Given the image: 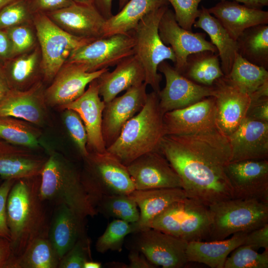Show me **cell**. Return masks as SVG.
Segmentation results:
<instances>
[{"instance_id":"1","label":"cell","mask_w":268,"mask_h":268,"mask_svg":"<svg viewBox=\"0 0 268 268\" xmlns=\"http://www.w3.org/2000/svg\"><path fill=\"white\" fill-rule=\"evenodd\" d=\"M159 151L179 175L187 198L207 206L233 198L225 173L231 158V147L228 136L218 129L166 135Z\"/></svg>"},{"instance_id":"2","label":"cell","mask_w":268,"mask_h":268,"mask_svg":"<svg viewBox=\"0 0 268 268\" xmlns=\"http://www.w3.org/2000/svg\"><path fill=\"white\" fill-rule=\"evenodd\" d=\"M40 175L16 180L6 201V216L14 257L37 237L48 232L46 201L40 196Z\"/></svg>"},{"instance_id":"3","label":"cell","mask_w":268,"mask_h":268,"mask_svg":"<svg viewBox=\"0 0 268 268\" xmlns=\"http://www.w3.org/2000/svg\"><path fill=\"white\" fill-rule=\"evenodd\" d=\"M158 93H147L143 108L124 126L119 136L106 150L127 166L148 152L159 151L165 135Z\"/></svg>"},{"instance_id":"4","label":"cell","mask_w":268,"mask_h":268,"mask_svg":"<svg viewBox=\"0 0 268 268\" xmlns=\"http://www.w3.org/2000/svg\"><path fill=\"white\" fill-rule=\"evenodd\" d=\"M40 196L55 206L65 204L87 218L97 214L81 172L63 155L51 151L40 173Z\"/></svg>"},{"instance_id":"5","label":"cell","mask_w":268,"mask_h":268,"mask_svg":"<svg viewBox=\"0 0 268 268\" xmlns=\"http://www.w3.org/2000/svg\"><path fill=\"white\" fill-rule=\"evenodd\" d=\"M208 208L211 224L207 241L225 239L239 232L249 233L268 223V201L232 198Z\"/></svg>"},{"instance_id":"6","label":"cell","mask_w":268,"mask_h":268,"mask_svg":"<svg viewBox=\"0 0 268 268\" xmlns=\"http://www.w3.org/2000/svg\"><path fill=\"white\" fill-rule=\"evenodd\" d=\"M83 159L81 178L95 207L97 201L104 196L129 195L135 190L127 166L107 150L89 153Z\"/></svg>"},{"instance_id":"7","label":"cell","mask_w":268,"mask_h":268,"mask_svg":"<svg viewBox=\"0 0 268 268\" xmlns=\"http://www.w3.org/2000/svg\"><path fill=\"white\" fill-rule=\"evenodd\" d=\"M168 7V5H164L149 13L131 32L135 41L134 55L144 69V82L157 93L160 90L162 79L161 74L158 72L159 64L167 60L174 64L176 62L172 49L163 42L159 34L160 20Z\"/></svg>"},{"instance_id":"8","label":"cell","mask_w":268,"mask_h":268,"mask_svg":"<svg viewBox=\"0 0 268 268\" xmlns=\"http://www.w3.org/2000/svg\"><path fill=\"white\" fill-rule=\"evenodd\" d=\"M211 224L208 206L187 197L172 203L158 215L150 228L189 242L207 241Z\"/></svg>"},{"instance_id":"9","label":"cell","mask_w":268,"mask_h":268,"mask_svg":"<svg viewBox=\"0 0 268 268\" xmlns=\"http://www.w3.org/2000/svg\"><path fill=\"white\" fill-rule=\"evenodd\" d=\"M33 24L41 51L44 82L52 81L73 52L95 39L81 38L68 33L45 13H35Z\"/></svg>"},{"instance_id":"10","label":"cell","mask_w":268,"mask_h":268,"mask_svg":"<svg viewBox=\"0 0 268 268\" xmlns=\"http://www.w3.org/2000/svg\"><path fill=\"white\" fill-rule=\"evenodd\" d=\"M134 45L131 32L101 37L75 50L67 62L81 65L89 72L109 68L134 55Z\"/></svg>"},{"instance_id":"11","label":"cell","mask_w":268,"mask_h":268,"mask_svg":"<svg viewBox=\"0 0 268 268\" xmlns=\"http://www.w3.org/2000/svg\"><path fill=\"white\" fill-rule=\"evenodd\" d=\"M133 234L132 249L142 253L155 267L182 268L188 263L187 242L153 228Z\"/></svg>"},{"instance_id":"12","label":"cell","mask_w":268,"mask_h":268,"mask_svg":"<svg viewBox=\"0 0 268 268\" xmlns=\"http://www.w3.org/2000/svg\"><path fill=\"white\" fill-rule=\"evenodd\" d=\"M158 70L165 78V85L158 93L159 106L164 113L189 106L206 97L214 96V88L195 83L178 72L164 61Z\"/></svg>"},{"instance_id":"13","label":"cell","mask_w":268,"mask_h":268,"mask_svg":"<svg viewBox=\"0 0 268 268\" xmlns=\"http://www.w3.org/2000/svg\"><path fill=\"white\" fill-rule=\"evenodd\" d=\"M108 70L104 68L89 72L81 65L66 62L49 86L45 87L44 96L47 106L60 109L75 100L84 93L90 82Z\"/></svg>"},{"instance_id":"14","label":"cell","mask_w":268,"mask_h":268,"mask_svg":"<svg viewBox=\"0 0 268 268\" xmlns=\"http://www.w3.org/2000/svg\"><path fill=\"white\" fill-rule=\"evenodd\" d=\"M127 167L136 190L183 188L179 175L159 151L142 155Z\"/></svg>"},{"instance_id":"15","label":"cell","mask_w":268,"mask_h":268,"mask_svg":"<svg viewBox=\"0 0 268 268\" xmlns=\"http://www.w3.org/2000/svg\"><path fill=\"white\" fill-rule=\"evenodd\" d=\"M225 173L233 198L268 201V159L229 162Z\"/></svg>"},{"instance_id":"16","label":"cell","mask_w":268,"mask_h":268,"mask_svg":"<svg viewBox=\"0 0 268 268\" xmlns=\"http://www.w3.org/2000/svg\"><path fill=\"white\" fill-rule=\"evenodd\" d=\"M158 30L163 42L172 49L176 58L174 68L181 73L190 55L203 51L217 53L216 47L205 39V34L193 33L181 27L174 12L168 7L160 20Z\"/></svg>"},{"instance_id":"17","label":"cell","mask_w":268,"mask_h":268,"mask_svg":"<svg viewBox=\"0 0 268 268\" xmlns=\"http://www.w3.org/2000/svg\"><path fill=\"white\" fill-rule=\"evenodd\" d=\"M146 87L144 82L133 86L105 103L102 133L106 149L118 138L126 124L144 107L147 96Z\"/></svg>"},{"instance_id":"18","label":"cell","mask_w":268,"mask_h":268,"mask_svg":"<svg viewBox=\"0 0 268 268\" xmlns=\"http://www.w3.org/2000/svg\"><path fill=\"white\" fill-rule=\"evenodd\" d=\"M166 135H186L218 129L213 96L203 98L186 107L172 110L163 117Z\"/></svg>"},{"instance_id":"19","label":"cell","mask_w":268,"mask_h":268,"mask_svg":"<svg viewBox=\"0 0 268 268\" xmlns=\"http://www.w3.org/2000/svg\"><path fill=\"white\" fill-rule=\"evenodd\" d=\"M212 85L215 90L217 128L228 136L246 118L251 99L225 75L216 80Z\"/></svg>"},{"instance_id":"20","label":"cell","mask_w":268,"mask_h":268,"mask_svg":"<svg viewBox=\"0 0 268 268\" xmlns=\"http://www.w3.org/2000/svg\"><path fill=\"white\" fill-rule=\"evenodd\" d=\"M45 89L42 80L25 90L10 89L0 101V116H10L42 126L48 117Z\"/></svg>"},{"instance_id":"21","label":"cell","mask_w":268,"mask_h":268,"mask_svg":"<svg viewBox=\"0 0 268 268\" xmlns=\"http://www.w3.org/2000/svg\"><path fill=\"white\" fill-rule=\"evenodd\" d=\"M46 14L61 28L75 37L97 39L103 36L106 19L93 3L74 2Z\"/></svg>"},{"instance_id":"22","label":"cell","mask_w":268,"mask_h":268,"mask_svg":"<svg viewBox=\"0 0 268 268\" xmlns=\"http://www.w3.org/2000/svg\"><path fill=\"white\" fill-rule=\"evenodd\" d=\"M105 105V103L99 95L96 79L89 83L81 96L60 109H71L79 115L87 132V148L89 153H102L107 150L102 133Z\"/></svg>"},{"instance_id":"23","label":"cell","mask_w":268,"mask_h":268,"mask_svg":"<svg viewBox=\"0 0 268 268\" xmlns=\"http://www.w3.org/2000/svg\"><path fill=\"white\" fill-rule=\"evenodd\" d=\"M227 136L231 151L230 162L268 159V122L245 118Z\"/></svg>"},{"instance_id":"24","label":"cell","mask_w":268,"mask_h":268,"mask_svg":"<svg viewBox=\"0 0 268 268\" xmlns=\"http://www.w3.org/2000/svg\"><path fill=\"white\" fill-rule=\"evenodd\" d=\"M86 218L65 204L55 206L48 238L60 260L79 238L86 235Z\"/></svg>"},{"instance_id":"25","label":"cell","mask_w":268,"mask_h":268,"mask_svg":"<svg viewBox=\"0 0 268 268\" xmlns=\"http://www.w3.org/2000/svg\"><path fill=\"white\" fill-rule=\"evenodd\" d=\"M47 158L0 138V176L4 180L39 175Z\"/></svg>"},{"instance_id":"26","label":"cell","mask_w":268,"mask_h":268,"mask_svg":"<svg viewBox=\"0 0 268 268\" xmlns=\"http://www.w3.org/2000/svg\"><path fill=\"white\" fill-rule=\"evenodd\" d=\"M207 9L236 40L246 29L268 23V11L250 7L233 0L221 1Z\"/></svg>"},{"instance_id":"27","label":"cell","mask_w":268,"mask_h":268,"mask_svg":"<svg viewBox=\"0 0 268 268\" xmlns=\"http://www.w3.org/2000/svg\"><path fill=\"white\" fill-rule=\"evenodd\" d=\"M139 211L138 221L132 223L133 233L150 228L153 220L172 203L187 198L182 188L134 190L129 195Z\"/></svg>"},{"instance_id":"28","label":"cell","mask_w":268,"mask_h":268,"mask_svg":"<svg viewBox=\"0 0 268 268\" xmlns=\"http://www.w3.org/2000/svg\"><path fill=\"white\" fill-rule=\"evenodd\" d=\"M144 79L143 67L134 55L117 65L113 71L108 70L97 78L99 95L107 103L121 92L143 83Z\"/></svg>"},{"instance_id":"29","label":"cell","mask_w":268,"mask_h":268,"mask_svg":"<svg viewBox=\"0 0 268 268\" xmlns=\"http://www.w3.org/2000/svg\"><path fill=\"white\" fill-rule=\"evenodd\" d=\"M2 67L10 89L25 90L43 81L38 44L31 50L8 59Z\"/></svg>"},{"instance_id":"30","label":"cell","mask_w":268,"mask_h":268,"mask_svg":"<svg viewBox=\"0 0 268 268\" xmlns=\"http://www.w3.org/2000/svg\"><path fill=\"white\" fill-rule=\"evenodd\" d=\"M248 232L234 233L229 239L188 242L186 255L188 263L203 264L211 268H224L229 255L242 245Z\"/></svg>"},{"instance_id":"31","label":"cell","mask_w":268,"mask_h":268,"mask_svg":"<svg viewBox=\"0 0 268 268\" xmlns=\"http://www.w3.org/2000/svg\"><path fill=\"white\" fill-rule=\"evenodd\" d=\"M193 26L204 31L209 36L211 43L216 47L220 60L221 69L227 76L231 69L238 52L237 43L220 22L201 6L199 15Z\"/></svg>"},{"instance_id":"32","label":"cell","mask_w":268,"mask_h":268,"mask_svg":"<svg viewBox=\"0 0 268 268\" xmlns=\"http://www.w3.org/2000/svg\"><path fill=\"white\" fill-rule=\"evenodd\" d=\"M168 3L166 0H129L118 13L106 19L103 37L132 32L146 15Z\"/></svg>"},{"instance_id":"33","label":"cell","mask_w":268,"mask_h":268,"mask_svg":"<svg viewBox=\"0 0 268 268\" xmlns=\"http://www.w3.org/2000/svg\"><path fill=\"white\" fill-rule=\"evenodd\" d=\"M60 259L48 238V232L35 238L7 268H58Z\"/></svg>"},{"instance_id":"34","label":"cell","mask_w":268,"mask_h":268,"mask_svg":"<svg viewBox=\"0 0 268 268\" xmlns=\"http://www.w3.org/2000/svg\"><path fill=\"white\" fill-rule=\"evenodd\" d=\"M237 53L255 65L268 69V25L259 24L245 30L236 39Z\"/></svg>"},{"instance_id":"35","label":"cell","mask_w":268,"mask_h":268,"mask_svg":"<svg viewBox=\"0 0 268 268\" xmlns=\"http://www.w3.org/2000/svg\"><path fill=\"white\" fill-rule=\"evenodd\" d=\"M216 54L203 51L190 55L181 74L198 84L212 86L216 80L224 75Z\"/></svg>"},{"instance_id":"36","label":"cell","mask_w":268,"mask_h":268,"mask_svg":"<svg viewBox=\"0 0 268 268\" xmlns=\"http://www.w3.org/2000/svg\"><path fill=\"white\" fill-rule=\"evenodd\" d=\"M41 133L37 126L10 116H0V138L33 150L39 147Z\"/></svg>"},{"instance_id":"37","label":"cell","mask_w":268,"mask_h":268,"mask_svg":"<svg viewBox=\"0 0 268 268\" xmlns=\"http://www.w3.org/2000/svg\"><path fill=\"white\" fill-rule=\"evenodd\" d=\"M226 76L249 96L268 82L267 69L250 63L238 53L230 72Z\"/></svg>"},{"instance_id":"38","label":"cell","mask_w":268,"mask_h":268,"mask_svg":"<svg viewBox=\"0 0 268 268\" xmlns=\"http://www.w3.org/2000/svg\"><path fill=\"white\" fill-rule=\"evenodd\" d=\"M95 208L97 213L105 217L131 223H136L139 217L137 205L129 195L104 196L96 203Z\"/></svg>"},{"instance_id":"39","label":"cell","mask_w":268,"mask_h":268,"mask_svg":"<svg viewBox=\"0 0 268 268\" xmlns=\"http://www.w3.org/2000/svg\"><path fill=\"white\" fill-rule=\"evenodd\" d=\"M133 232L132 223L115 219L108 224L104 233L97 239L96 250L100 253L109 251L121 252L125 237Z\"/></svg>"},{"instance_id":"40","label":"cell","mask_w":268,"mask_h":268,"mask_svg":"<svg viewBox=\"0 0 268 268\" xmlns=\"http://www.w3.org/2000/svg\"><path fill=\"white\" fill-rule=\"evenodd\" d=\"M228 257L224 268H268V250L258 253L251 247L241 245Z\"/></svg>"},{"instance_id":"41","label":"cell","mask_w":268,"mask_h":268,"mask_svg":"<svg viewBox=\"0 0 268 268\" xmlns=\"http://www.w3.org/2000/svg\"><path fill=\"white\" fill-rule=\"evenodd\" d=\"M34 14L27 0H15L0 10V29L33 23Z\"/></svg>"},{"instance_id":"42","label":"cell","mask_w":268,"mask_h":268,"mask_svg":"<svg viewBox=\"0 0 268 268\" xmlns=\"http://www.w3.org/2000/svg\"><path fill=\"white\" fill-rule=\"evenodd\" d=\"M6 30L12 45V57L31 50L38 44L33 23L19 25Z\"/></svg>"},{"instance_id":"43","label":"cell","mask_w":268,"mask_h":268,"mask_svg":"<svg viewBox=\"0 0 268 268\" xmlns=\"http://www.w3.org/2000/svg\"><path fill=\"white\" fill-rule=\"evenodd\" d=\"M63 120L65 127L82 158L89 152L87 148V135L84 125L79 115L71 109L63 110Z\"/></svg>"},{"instance_id":"44","label":"cell","mask_w":268,"mask_h":268,"mask_svg":"<svg viewBox=\"0 0 268 268\" xmlns=\"http://www.w3.org/2000/svg\"><path fill=\"white\" fill-rule=\"evenodd\" d=\"M91 242L87 234L79 238L61 258L58 268H83L91 258Z\"/></svg>"},{"instance_id":"45","label":"cell","mask_w":268,"mask_h":268,"mask_svg":"<svg viewBox=\"0 0 268 268\" xmlns=\"http://www.w3.org/2000/svg\"><path fill=\"white\" fill-rule=\"evenodd\" d=\"M173 9L175 19L183 28L192 31V27L198 18L199 5L201 0H166Z\"/></svg>"},{"instance_id":"46","label":"cell","mask_w":268,"mask_h":268,"mask_svg":"<svg viewBox=\"0 0 268 268\" xmlns=\"http://www.w3.org/2000/svg\"><path fill=\"white\" fill-rule=\"evenodd\" d=\"M16 180L7 179L0 185V236L10 241V235L7 225L6 201L9 191Z\"/></svg>"},{"instance_id":"47","label":"cell","mask_w":268,"mask_h":268,"mask_svg":"<svg viewBox=\"0 0 268 268\" xmlns=\"http://www.w3.org/2000/svg\"><path fill=\"white\" fill-rule=\"evenodd\" d=\"M28 5L34 13L47 14L73 4V0H27Z\"/></svg>"},{"instance_id":"48","label":"cell","mask_w":268,"mask_h":268,"mask_svg":"<svg viewBox=\"0 0 268 268\" xmlns=\"http://www.w3.org/2000/svg\"><path fill=\"white\" fill-rule=\"evenodd\" d=\"M242 245L256 251L261 248L268 250V223L249 232Z\"/></svg>"},{"instance_id":"49","label":"cell","mask_w":268,"mask_h":268,"mask_svg":"<svg viewBox=\"0 0 268 268\" xmlns=\"http://www.w3.org/2000/svg\"><path fill=\"white\" fill-rule=\"evenodd\" d=\"M246 118L268 122V97L251 101Z\"/></svg>"},{"instance_id":"50","label":"cell","mask_w":268,"mask_h":268,"mask_svg":"<svg viewBox=\"0 0 268 268\" xmlns=\"http://www.w3.org/2000/svg\"><path fill=\"white\" fill-rule=\"evenodd\" d=\"M129 264L128 268H155L146 257L140 252L134 249H132L128 256Z\"/></svg>"},{"instance_id":"51","label":"cell","mask_w":268,"mask_h":268,"mask_svg":"<svg viewBox=\"0 0 268 268\" xmlns=\"http://www.w3.org/2000/svg\"><path fill=\"white\" fill-rule=\"evenodd\" d=\"M12 57L11 43L6 29H0V63Z\"/></svg>"},{"instance_id":"52","label":"cell","mask_w":268,"mask_h":268,"mask_svg":"<svg viewBox=\"0 0 268 268\" xmlns=\"http://www.w3.org/2000/svg\"><path fill=\"white\" fill-rule=\"evenodd\" d=\"M13 257L10 240L0 236V268H7Z\"/></svg>"},{"instance_id":"53","label":"cell","mask_w":268,"mask_h":268,"mask_svg":"<svg viewBox=\"0 0 268 268\" xmlns=\"http://www.w3.org/2000/svg\"><path fill=\"white\" fill-rule=\"evenodd\" d=\"M113 0H92L93 3L102 16L107 19L113 14L112 12Z\"/></svg>"},{"instance_id":"54","label":"cell","mask_w":268,"mask_h":268,"mask_svg":"<svg viewBox=\"0 0 268 268\" xmlns=\"http://www.w3.org/2000/svg\"><path fill=\"white\" fill-rule=\"evenodd\" d=\"M10 89L5 75L2 65L0 63V101Z\"/></svg>"},{"instance_id":"55","label":"cell","mask_w":268,"mask_h":268,"mask_svg":"<svg viewBox=\"0 0 268 268\" xmlns=\"http://www.w3.org/2000/svg\"><path fill=\"white\" fill-rule=\"evenodd\" d=\"M242 3L243 4L250 7L262 9L263 7L268 6V0H230Z\"/></svg>"},{"instance_id":"56","label":"cell","mask_w":268,"mask_h":268,"mask_svg":"<svg viewBox=\"0 0 268 268\" xmlns=\"http://www.w3.org/2000/svg\"><path fill=\"white\" fill-rule=\"evenodd\" d=\"M102 268L101 263L90 260L86 261L83 266V268Z\"/></svg>"},{"instance_id":"57","label":"cell","mask_w":268,"mask_h":268,"mask_svg":"<svg viewBox=\"0 0 268 268\" xmlns=\"http://www.w3.org/2000/svg\"><path fill=\"white\" fill-rule=\"evenodd\" d=\"M16 0H0V10L10 3Z\"/></svg>"},{"instance_id":"58","label":"cell","mask_w":268,"mask_h":268,"mask_svg":"<svg viewBox=\"0 0 268 268\" xmlns=\"http://www.w3.org/2000/svg\"><path fill=\"white\" fill-rule=\"evenodd\" d=\"M73 1L76 3H82V4L93 3L92 0H73Z\"/></svg>"},{"instance_id":"59","label":"cell","mask_w":268,"mask_h":268,"mask_svg":"<svg viewBox=\"0 0 268 268\" xmlns=\"http://www.w3.org/2000/svg\"><path fill=\"white\" fill-rule=\"evenodd\" d=\"M129 0H118L119 9L121 10Z\"/></svg>"}]
</instances>
